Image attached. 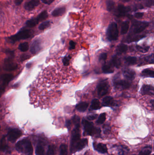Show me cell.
<instances>
[{
    "label": "cell",
    "mask_w": 154,
    "mask_h": 155,
    "mask_svg": "<svg viewBox=\"0 0 154 155\" xmlns=\"http://www.w3.org/2000/svg\"><path fill=\"white\" fill-rule=\"evenodd\" d=\"M106 114L105 113H102L99 116L98 120L96 121V123L99 124H102L104 123L106 120Z\"/></svg>",
    "instance_id": "38"
},
{
    "label": "cell",
    "mask_w": 154,
    "mask_h": 155,
    "mask_svg": "<svg viewBox=\"0 0 154 155\" xmlns=\"http://www.w3.org/2000/svg\"><path fill=\"white\" fill-rule=\"evenodd\" d=\"M23 135L22 131L18 128H11L9 130L6 135L7 139L11 143H15L17 140Z\"/></svg>",
    "instance_id": "7"
},
{
    "label": "cell",
    "mask_w": 154,
    "mask_h": 155,
    "mask_svg": "<svg viewBox=\"0 0 154 155\" xmlns=\"http://www.w3.org/2000/svg\"><path fill=\"white\" fill-rule=\"evenodd\" d=\"M107 58V54L106 53H103L99 56V60L100 61H105Z\"/></svg>",
    "instance_id": "43"
},
{
    "label": "cell",
    "mask_w": 154,
    "mask_h": 155,
    "mask_svg": "<svg viewBox=\"0 0 154 155\" xmlns=\"http://www.w3.org/2000/svg\"><path fill=\"white\" fill-rule=\"evenodd\" d=\"M145 60L149 64H153L154 62V55L152 54L146 57L145 58Z\"/></svg>",
    "instance_id": "42"
},
{
    "label": "cell",
    "mask_w": 154,
    "mask_h": 155,
    "mask_svg": "<svg viewBox=\"0 0 154 155\" xmlns=\"http://www.w3.org/2000/svg\"><path fill=\"white\" fill-rule=\"evenodd\" d=\"M113 85L118 90H124L128 89L130 87L131 84L128 81L118 80L113 81Z\"/></svg>",
    "instance_id": "11"
},
{
    "label": "cell",
    "mask_w": 154,
    "mask_h": 155,
    "mask_svg": "<svg viewBox=\"0 0 154 155\" xmlns=\"http://www.w3.org/2000/svg\"><path fill=\"white\" fill-rule=\"evenodd\" d=\"M136 47L139 51L142 53H146L148 52L149 48V46H137Z\"/></svg>",
    "instance_id": "40"
},
{
    "label": "cell",
    "mask_w": 154,
    "mask_h": 155,
    "mask_svg": "<svg viewBox=\"0 0 154 155\" xmlns=\"http://www.w3.org/2000/svg\"><path fill=\"white\" fill-rule=\"evenodd\" d=\"M50 26H51V22L50 21H45L39 25L38 29L40 30H43L49 27Z\"/></svg>",
    "instance_id": "37"
},
{
    "label": "cell",
    "mask_w": 154,
    "mask_h": 155,
    "mask_svg": "<svg viewBox=\"0 0 154 155\" xmlns=\"http://www.w3.org/2000/svg\"><path fill=\"white\" fill-rule=\"evenodd\" d=\"M66 9L65 8H57L53 11L52 15L54 17H59L63 15Z\"/></svg>",
    "instance_id": "23"
},
{
    "label": "cell",
    "mask_w": 154,
    "mask_h": 155,
    "mask_svg": "<svg viewBox=\"0 0 154 155\" xmlns=\"http://www.w3.org/2000/svg\"><path fill=\"white\" fill-rule=\"evenodd\" d=\"M32 34L33 32L31 30L24 28L20 30L17 34L8 38V39L11 43H14L19 40L29 38L32 36Z\"/></svg>",
    "instance_id": "3"
},
{
    "label": "cell",
    "mask_w": 154,
    "mask_h": 155,
    "mask_svg": "<svg viewBox=\"0 0 154 155\" xmlns=\"http://www.w3.org/2000/svg\"><path fill=\"white\" fill-rule=\"evenodd\" d=\"M141 74L144 77L154 78V71L153 69H150V68H146L142 71Z\"/></svg>",
    "instance_id": "27"
},
{
    "label": "cell",
    "mask_w": 154,
    "mask_h": 155,
    "mask_svg": "<svg viewBox=\"0 0 154 155\" xmlns=\"http://www.w3.org/2000/svg\"><path fill=\"white\" fill-rule=\"evenodd\" d=\"M24 0H15V3L17 6H20L21 5V3L23 2Z\"/></svg>",
    "instance_id": "51"
},
{
    "label": "cell",
    "mask_w": 154,
    "mask_h": 155,
    "mask_svg": "<svg viewBox=\"0 0 154 155\" xmlns=\"http://www.w3.org/2000/svg\"><path fill=\"white\" fill-rule=\"evenodd\" d=\"M0 130H1V126H0Z\"/></svg>",
    "instance_id": "55"
},
{
    "label": "cell",
    "mask_w": 154,
    "mask_h": 155,
    "mask_svg": "<svg viewBox=\"0 0 154 155\" xmlns=\"http://www.w3.org/2000/svg\"><path fill=\"white\" fill-rule=\"evenodd\" d=\"M97 114H93V115H89L87 117V119L89 120L92 121L95 119L97 118Z\"/></svg>",
    "instance_id": "45"
},
{
    "label": "cell",
    "mask_w": 154,
    "mask_h": 155,
    "mask_svg": "<svg viewBox=\"0 0 154 155\" xmlns=\"http://www.w3.org/2000/svg\"><path fill=\"white\" fill-rule=\"evenodd\" d=\"M19 49L22 52H26L29 49V45L27 42L21 43L19 46Z\"/></svg>",
    "instance_id": "36"
},
{
    "label": "cell",
    "mask_w": 154,
    "mask_h": 155,
    "mask_svg": "<svg viewBox=\"0 0 154 155\" xmlns=\"http://www.w3.org/2000/svg\"><path fill=\"white\" fill-rule=\"evenodd\" d=\"M75 47V43L72 40H71L69 42V49H74Z\"/></svg>",
    "instance_id": "44"
},
{
    "label": "cell",
    "mask_w": 154,
    "mask_h": 155,
    "mask_svg": "<svg viewBox=\"0 0 154 155\" xmlns=\"http://www.w3.org/2000/svg\"><path fill=\"white\" fill-rule=\"evenodd\" d=\"M6 88L4 87H0V98L2 96V94L4 93Z\"/></svg>",
    "instance_id": "52"
},
{
    "label": "cell",
    "mask_w": 154,
    "mask_h": 155,
    "mask_svg": "<svg viewBox=\"0 0 154 155\" xmlns=\"http://www.w3.org/2000/svg\"><path fill=\"white\" fill-rule=\"evenodd\" d=\"M71 124H72V122L70 120H67L66 121V128H68V130H70L71 128Z\"/></svg>",
    "instance_id": "49"
},
{
    "label": "cell",
    "mask_w": 154,
    "mask_h": 155,
    "mask_svg": "<svg viewBox=\"0 0 154 155\" xmlns=\"http://www.w3.org/2000/svg\"><path fill=\"white\" fill-rule=\"evenodd\" d=\"M131 11L129 7H125L123 5H119L115 11V15L118 17H124Z\"/></svg>",
    "instance_id": "13"
},
{
    "label": "cell",
    "mask_w": 154,
    "mask_h": 155,
    "mask_svg": "<svg viewBox=\"0 0 154 155\" xmlns=\"http://www.w3.org/2000/svg\"><path fill=\"white\" fill-rule=\"evenodd\" d=\"M29 58V55H26V54H24V55H22L21 57H20V60L21 61H24V60L28 59Z\"/></svg>",
    "instance_id": "47"
},
{
    "label": "cell",
    "mask_w": 154,
    "mask_h": 155,
    "mask_svg": "<svg viewBox=\"0 0 154 155\" xmlns=\"http://www.w3.org/2000/svg\"><path fill=\"white\" fill-rule=\"evenodd\" d=\"M152 150V147L151 146H146L141 149L139 155H149Z\"/></svg>",
    "instance_id": "29"
},
{
    "label": "cell",
    "mask_w": 154,
    "mask_h": 155,
    "mask_svg": "<svg viewBox=\"0 0 154 155\" xmlns=\"http://www.w3.org/2000/svg\"><path fill=\"white\" fill-rule=\"evenodd\" d=\"M48 15L46 11H44L38 14L37 17L32 18L26 22V27L28 28H33L35 27L40 21H43L47 19L48 17Z\"/></svg>",
    "instance_id": "5"
},
{
    "label": "cell",
    "mask_w": 154,
    "mask_h": 155,
    "mask_svg": "<svg viewBox=\"0 0 154 155\" xmlns=\"http://www.w3.org/2000/svg\"><path fill=\"white\" fill-rule=\"evenodd\" d=\"M93 146L94 149L100 153L105 154L108 152V148L106 144L94 142L93 143Z\"/></svg>",
    "instance_id": "17"
},
{
    "label": "cell",
    "mask_w": 154,
    "mask_h": 155,
    "mask_svg": "<svg viewBox=\"0 0 154 155\" xmlns=\"http://www.w3.org/2000/svg\"><path fill=\"white\" fill-rule=\"evenodd\" d=\"M143 15H144V13L142 12H137L135 13V17L138 19L141 18Z\"/></svg>",
    "instance_id": "48"
},
{
    "label": "cell",
    "mask_w": 154,
    "mask_h": 155,
    "mask_svg": "<svg viewBox=\"0 0 154 155\" xmlns=\"http://www.w3.org/2000/svg\"><path fill=\"white\" fill-rule=\"evenodd\" d=\"M123 1L125 2H128L130 0H123Z\"/></svg>",
    "instance_id": "54"
},
{
    "label": "cell",
    "mask_w": 154,
    "mask_h": 155,
    "mask_svg": "<svg viewBox=\"0 0 154 155\" xmlns=\"http://www.w3.org/2000/svg\"><path fill=\"white\" fill-rule=\"evenodd\" d=\"M41 42L38 39H36L32 42L30 48V51L33 55L37 54L41 49Z\"/></svg>",
    "instance_id": "16"
},
{
    "label": "cell",
    "mask_w": 154,
    "mask_h": 155,
    "mask_svg": "<svg viewBox=\"0 0 154 155\" xmlns=\"http://www.w3.org/2000/svg\"><path fill=\"white\" fill-rule=\"evenodd\" d=\"M74 125V128L72 131L70 143V151L72 153H74L75 147L81 139L80 130V123Z\"/></svg>",
    "instance_id": "4"
},
{
    "label": "cell",
    "mask_w": 154,
    "mask_h": 155,
    "mask_svg": "<svg viewBox=\"0 0 154 155\" xmlns=\"http://www.w3.org/2000/svg\"><path fill=\"white\" fill-rule=\"evenodd\" d=\"M40 2L39 0H30L26 2L24 8L27 11H32L36 7L40 5Z\"/></svg>",
    "instance_id": "14"
},
{
    "label": "cell",
    "mask_w": 154,
    "mask_h": 155,
    "mask_svg": "<svg viewBox=\"0 0 154 155\" xmlns=\"http://www.w3.org/2000/svg\"><path fill=\"white\" fill-rule=\"evenodd\" d=\"M12 57H9L5 59L3 64V68L6 71H11L16 70L18 65L13 59Z\"/></svg>",
    "instance_id": "9"
},
{
    "label": "cell",
    "mask_w": 154,
    "mask_h": 155,
    "mask_svg": "<svg viewBox=\"0 0 154 155\" xmlns=\"http://www.w3.org/2000/svg\"><path fill=\"white\" fill-rule=\"evenodd\" d=\"M142 95H149L153 96L154 95V87L150 85H143L140 90Z\"/></svg>",
    "instance_id": "18"
},
{
    "label": "cell",
    "mask_w": 154,
    "mask_h": 155,
    "mask_svg": "<svg viewBox=\"0 0 154 155\" xmlns=\"http://www.w3.org/2000/svg\"><path fill=\"white\" fill-rule=\"evenodd\" d=\"M110 130V128L109 126H106L104 128V132L105 133H109V131Z\"/></svg>",
    "instance_id": "53"
},
{
    "label": "cell",
    "mask_w": 154,
    "mask_h": 155,
    "mask_svg": "<svg viewBox=\"0 0 154 155\" xmlns=\"http://www.w3.org/2000/svg\"><path fill=\"white\" fill-rule=\"evenodd\" d=\"M68 147L65 144H62L59 148V155H67Z\"/></svg>",
    "instance_id": "31"
},
{
    "label": "cell",
    "mask_w": 154,
    "mask_h": 155,
    "mask_svg": "<svg viewBox=\"0 0 154 155\" xmlns=\"http://www.w3.org/2000/svg\"><path fill=\"white\" fill-rule=\"evenodd\" d=\"M118 25L115 22L110 24L107 30V37L109 41L117 40L119 37Z\"/></svg>",
    "instance_id": "6"
},
{
    "label": "cell",
    "mask_w": 154,
    "mask_h": 155,
    "mask_svg": "<svg viewBox=\"0 0 154 155\" xmlns=\"http://www.w3.org/2000/svg\"><path fill=\"white\" fill-rule=\"evenodd\" d=\"M114 103L113 98L110 96L104 97L103 100L102 104L103 106H110Z\"/></svg>",
    "instance_id": "24"
},
{
    "label": "cell",
    "mask_w": 154,
    "mask_h": 155,
    "mask_svg": "<svg viewBox=\"0 0 154 155\" xmlns=\"http://www.w3.org/2000/svg\"><path fill=\"white\" fill-rule=\"evenodd\" d=\"M109 86L107 80H103L100 82L97 87L98 95L100 97H102L106 95L109 92Z\"/></svg>",
    "instance_id": "8"
},
{
    "label": "cell",
    "mask_w": 154,
    "mask_h": 155,
    "mask_svg": "<svg viewBox=\"0 0 154 155\" xmlns=\"http://www.w3.org/2000/svg\"><path fill=\"white\" fill-rule=\"evenodd\" d=\"M115 3L112 0H108L106 2V6H107V10L109 11H111L114 8Z\"/></svg>",
    "instance_id": "39"
},
{
    "label": "cell",
    "mask_w": 154,
    "mask_h": 155,
    "mask_svg": "<svg viewBox=\"0 0 154 155\" xmlns=\"http://www.w3.org/2000/svg\"><path fill=\"white\" fill-rule=\"evenodd\" d=\"M128 49V47L127 45L123 44H120L117 47L116 52L118 55H121V54L126 52Z\"/></svg>",
    "instance_id": "26"
},
{
    "label": "cell",
    "mask_w": 154,
    "mask_h": 155,
    "mask_svg": "<svg viewBox=\"0 0 154 155\" xmlns=\"http://www.w3.org/2000/svg\"><path fill=\"white\" fill-rule=\"evenodd\" d=\"M56 147L54 145H49L48 147L46 155H55Z\"/></svg>",
    "instance_id": "35"
},
{
    "label": "cell",
    "mask_w": 154,
    "mask_h": 155,
    "mask_svg": "<svg viewBox=\"0 0 154 155\" xmlns=\"http://www.w3.org/2000/svg\"><path fill=\"white\" fill-rule=\"evenodd\" d=\"M103 72L105 74H111L114 72V70L110 64L105 65L102 67Z\"/></svg>",
    "instance_id": "32"
},
{
    "label": "cell",
    "mask_w": 154,
    "mask_h": 155,
    "mask_svg": "<svg viewBox=\"0 0 154 155\" xmlns=\"http://www.w3.org/2000/svg\"><path fill=\"white\" fill-rule=\"evenodd\" d=\"M88 139L84 138L81 139L79 142L77 143L75 149V152L79 151L84 148L88 145Z\"/></svg>",
    "instance_id": "19"
},
{
    "label": "cell",
    "mask_w": 154,
    "mask_h": 155,
    "mask_svg": "<svg viewBox=\"0 0 154 155\" xmlns=\"http://www.w3.org/2000/svg\"><path fill=\"white\" fill-rule=\"evenodd\" d=\"M6 138V135H4L0 140V151L5 154H10L11 150L7 143Z\"/></svg>",
    "instance_id": "12"
},
{
    "label": "cell",
    "mask_w": 154,
    "mask_h": 155,
    "mask_svg": "<svg viewBox=\"0 0 154 155\" xmlns=\"http://www.w3.org/2000/svg\"><path fill=\"white\" fill-rule=\"evenodd\" d=\"M35 155H45V147L42 141H39L35 148Z\"/></svg>",
    "instance_id": "21"
},
{
    "label": "cell",
    "mask_w": 154,
    "mask_h": 155,
    "mask_svg": "<svg viewBox=\"0 0 154 155\" xmlns=\"http://www.w3.org/2000/svg\"><path fill=\"white\" fill-rule=\"evenodd\" d=\"M125 62L129 65H135L137 62V58L135 57L128 56L125 58Z\"/></svg>",
    "instance_id": "34"
},
{
    "label": "cell",
    "mask_w": 154,
    "mask_h": 155,
    "mask_svg": "<svg viewBox=\"0 0 154 155\" xmlns=\"http://www.w3.org/2000/svg\"><path fill=\"white\" fill-rule=\"evenodd\" d=\"M89 106V103L86 102H81L76 106V109L80 112L85 111Z\"/></svg>",
    "instance_id": "25"
},
{
    "label": "cell",
    "mask_w": 154,
    "mask_h": 155,
    "mask_svg": "<svg viewBox=\"0 0 154 155\" xmlns=\"http://www.w3.org/2000/svg\"><path fill=\"white\" fill-rule=\"evenodd\" d=\"M123 74L126 79L131 80V81L134 80L135 79V75H136L135 71L130 69H127L124 70L123 72Z\"/></svg>",
    "instance_id": "20"
},
{
    "label": "cell",
    "mask_w": 154,
    "mask_h": 155,
    "mask_svg": "<svg viewBox=\"0 0 154 155\" xmlns=\"http://www.w3.org/2000/svg\"><path fill=\"white\" fill-rule=\"evenodd\" d=\"M13 76L11 74H5L0 77V86L6 88L12 80Z\"/></svg>",
    "instance_id": "15"
},
{
    "label": "cell",
    "mask_w": 154,
    "mask_h": 155,
    "mask_svg": "<svg viewBox=\"0 0 154 155\" xmlns=\"http://www.w3.org/2000/svg\"><path fill=\"white\" fill-rule=\"evenodd\" d=\"M91 109L94 110H97L100 109V103L99 100L97 99H94L91 102Z\"/></svg>",
    "instance_id": "30"
},
{
    "label": "cell",
    "mask_w": 154,
    "mask_h": 155,
    "mask_svg": "<svg viewBox=\"0 0 154 155\" xmlns=\"http://www.w3.org/2000/svg\"><path fill=\"white\" fill-rule=\"evenodd\" d=\"M71 57L70 55L66 56L63 59V63L65 66H67L70 64V60Z\"/></svg>",
    "instance_id": "41"
},
{
    "label": "cell",
    "mask_w": 154,
    "mask_h": 155,
    "mask_svg": "<svg viewBox=\"0 0 154 155\" xmlns=\"http://www.w3.org/2000/svg\"><path fill=\"white\" fill-rule=\"evenodd\" d=\"M129 28V22L128 21H125L123 22L121 25V33L122 35H125L128 32Z\"/></svg>",
    "instance_id": "28"
},
{
    "label": "cell",
    "mask_w": 154,
    "mask_h": 155,
    "mask_svg": "<svg viewBox=\"0 0 154 155\" xmlns=\"http://www.w3.org/2000/svg\"><path fill=\"white\" fill-rule=\"evenodd\" d=\"M116 148L119 155H125L128 154L129 151V149L125 145H120L116 146Z\"/></svg>",
    "instance_id": "22"
},
{
    "label": "cell",
    "mask_w": 154,
    "mask_h": 155,
    "mask_svg": "<svg viewBox=\"0 0 154 155\" xmlns=\"http://www.w3.org/2000/svg\"><path fill=\"white\" fill-rule=\"evenodd\" d=\"M154 155V154H153V155Z\"/></svg>",
    "instance_id": "56"
},
{
    "label": "cell",
    "mask_w": 154,
    "mask_h": 155,
    "mask_svg": "<svg viewBox=\"0 0 154 155\" xmlns=\"http://www.w3.org/2000/svg\"><path fill=\"white\" fill-rule=\"evenodd\" d=\"M55 0H42V2L47 5H50L52 4Z\"/></svg>",
    "instance_id": "46"
},
{
    "label": "cell",
    "mask_w": 154,
    "mask_h": 155,
    "mask_svg": "<svg viewBox=\"0 0 154 155\" xmlns=\"http://www.w3.org/2000/svg\"><path fill=\"white\" fill-rule=\"evenodd\" d=\"M111 64L113 66L117 68H119L121 65L120 59L118 57L114 56L112 59Z\"/></svg>",
    "instance_id": "33"
},
{
    "label": "cell",
    "mask_w": 154,
    "mask_h": 155,
    "mask_svg": "<svg viewBox=\"0 0 154 155\" xmlns=\"http://www.w3.org/2000/svg\"><path fill=\"white\" fill-rule=\"evenodd\" d=\"M153 3H154L153 0H147L146 3V6L147 7H151L153 5Z\"/></svg>",
    "instance_id": "50"
},
{
    "label": "cell",
    "mask_w": 154,
    "mask_h": 155,
    "mask_svg": "<svg viewBox=\"0 0 154 155\" xmlns=\"http://www.w3.org/2000/svg\"><path fill=\"white\" fill-rule=\"evenodd\" d=\"M149 24L145 21H135L133 24V31L135 34H138L144 31Z\"/></svg>",
    "instance_id": "10"
},
{
    "label": "cell",
    "mask_w": 154,
    "mask_h": 155,
    "mask_svg": "<svg viewBox=\"0 0 154 155\" xmlns=\"http://www.w3.org/2000/svg\"><path fill=\"white\" fill-rule=\"evenodd\" d=\"M16 150L24 155H33V147L29 139L24 138L17 142L15 146Z\"/></svg>",
    "instance_id": "1"
},
{
    "label": "cell",
    "mask_w": 154,
    "mask_h": 155,
    "mask_svg": "<svg viewBox=\"0 0 154 155\" xmlns=\"http://www.w3.org/2000/svg\"></svg>",
    "instance_id": "57"
},
{
    "label": "cell",
    "mask_w": 154,
    "mask_h": 155,
    "mask_svg": "<svg viewBox=\"0 0 154 155\" xmlns=\"http://www.w3.org/2000/svg\"><path fill=\"white\" fill-rule=\"evenodd\" d=\"M82 124L83 126L84 136L99 137L100 135V129L94 127L92 122L83 119L82 121Z\"/></svg>",
    "instance_id": "2"
}]
</instances>
